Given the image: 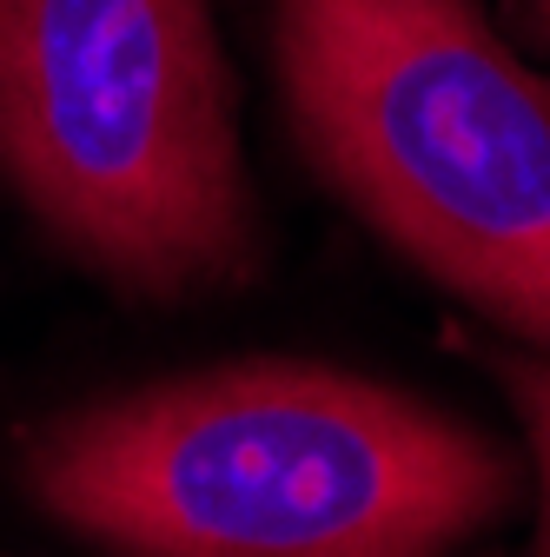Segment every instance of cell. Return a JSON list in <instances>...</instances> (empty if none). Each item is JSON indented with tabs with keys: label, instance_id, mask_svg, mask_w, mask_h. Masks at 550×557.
<instances>
[{
	"label": "cell",
	"instance_id": "1",
	"mask_svg": "<svg viewBox=\"0 0 550 557\" xmlns=\"http://www.w3.org/2000/svg\"><path fill=\"white\" fill-rule=\"evenodd\" d=\"M21 478L120 557H438L517 505V465L464 418L292 359L60 411Z\"/></svg>",
	"mask_w": 550,
	"mask_h": 557
},
{
	"label": "cell",
	"instance_id": "5",
	"mask_svg": "<svg viewBox=\"0 0 550 557\" xmlns=\"http://www.w3.org/2000/svg\"><path fill=\"white\" fill-rule=\"evenodd\" d=\"M524 8H530V21H537V34L550 40V0H524Z\"/></svg>",
	"mask_w": 550,
	"mask_h": 557
},
{
	"label": "cell",
	"instance_id": "4",
	"mask_svg": "<svg viewBox=\"0 0 550 557\" xmlns=\"http://www.w3.org/2000/svg\"><path fill=\"white\" fill-rule=\"evenodd\" d=\"M485 366L498 372V385L511 392L524 432H530V451H537V471H543V524H537V557H550V366L543 359H524V352H485Z\"/></svg>",
	"mask_w": 550,
	"mask_h": 557
},
{
	"label": "cell",
	"instance_id": "3",
	"mask_svg": "<svg viewBox=\"0 0 550 557\" xmlns=\"http://www.w3.org/2000/svg\"><path fill=\"white\" fill-rule=\"evenodd\" d=\"M0 180L107 286L192 299L259 265L205 0H0Z\"/></svg>",
	"mask_w": 550,
	"mask_h": 557
},
{
	"label": "cell",
	"instance_id": "2",
	"mask_svg": "<svg viewBox=\"0 0 550 557\" xmlns=\"http://www.w3.org/2000/svg\"><path fill=\"white\" fill-rule=\"evenodd\" d=\"M279 94L318 180L438 286L550 345V81L477 0H279Z\"/></svg>",
	"mask_w": 550,
	"mask_h": 557
}]
</instances>
